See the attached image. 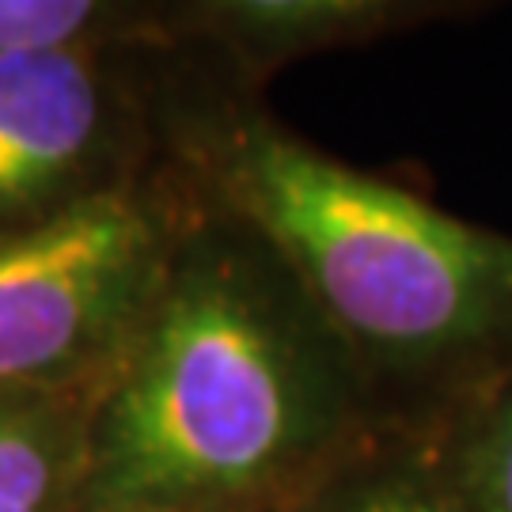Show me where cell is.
<instances>
[{
    "label": "cell",
    "mask_w": 512,
    "mask_h": 512,
    "mask_svg": "<svg viewBox=\"0 0 512 512\" xmlns=\"http://www.w3.org/2000/svg\"><path fill=\"white\" fill-rule=\"evenodd\" d=\"M421 444L459 512H512V376Z\"/></svg>",
    "instance_id": "8"
},
{
    "label": "cell",
    "mask_w": 512,
    "mask_h": 512,
    "mask_svg": "<svg viewBox=\"0 0 512 512\" xmlns=\"http://www.w3.org/2000/svg\"><path fill=\"white\" fill-rule=\"evenodd\" d=\"M88 395L0 387V512H80Z\"/></svg>",
    "instance_id": "6"
},
{
    "label": "cell",
    "mask_w": 512,
    "mask_h": 512,
    "mask_svg": "<svg viewBox=\"0 0 512 512\" xmlns=\"http://www.w3.org/2000/svg\"><path fill=\"white\" fill-rule=\"evenodd\" d=\"M183 46L167 145L338 330L387 433L437 437L512 376V236L311 145L266 92Z\"/></svg>",
    "instance_id": "2"
},
{
    "label": "cell",
    "mask_w": 512,
    "mask_h": 512,
    "mask_svg": "<svg viewBox=\"0 0 512 512\" xmlns=\"http://www.w3.org/2000/svg\"><path fill=\"white\" fill-rule=\"evenodd\" d=\"M202 213L175 156L164 171L38 228L0 236V387L88 395L141 323Z\"/></svg>",
    "instance_id": "3"
},
{
    "label": "cell",
    "mask_w": 512,
    "mask_h": 512,
    "mask_svg": "<svg viewBox=\"0 0 512 512\" xmlns=\"http://www.w3.org/2000/svg\"><path fill=\"white\" fill-rule=\"evenodd\" d=\"M293 512H459L421 440L387 433Z\"/></svg>",
    "instance_id": "9"
},
{
    "label": "cell",
    "mask_w": 512,
    "mask_h": 512,
    "mask_svg": "<svg viewBox=\"0 0 512 512\" xmlns=\"http://www.w3.org/2000/svg\"><path fill=\"white\" fill-rule=\"evenodd\" d=\"M387 429L266 239L209 202L88 391L80 512H289Z\"/></svg>",
    "instance_id": "1"
},
{
    "label": "cell",
    "mask_w": 512,
    "mask_h": 512,
    "mask_svg": "<svg viewBox=\"0 0 512 512\" xmlns=\"http://www.w3.org/2000/svg\"><path fill=\"white\" fill-rule=\"evenodd\" d=\"M289 512H293V509H289Z\"/></svg>",
    "instance_id": "10"
},
{
    "label": "cell",
    "mask_w": 512,
    "mask_h": 512,
    "mask_svg": "<svg viewBox=\"0 0 512 512\" xmlns=\"http://www.w3.org/2000/svg\"><path fill=\"white\" fill-rule=\"evenodd\" d=\"M179 42L175 0H0V57Z\"/></svg>",
    "instance_id": "7"
},
{
    "label": "cell",
    "mask_w": 512,
    "mask_h": 512,
    "mask_svg": "<svg viewBox=\"0 0 512 512\" xmlns=\"http://www.w3.org/2000/svg\"><path fill=\"white\" fill-rule=\"evenodd\" d=\"M482 4L459 0H175L179 42L266 92L300 57L372 46L433 23H456Z\"/></svg>",
    "instance_id": "5"
},
{
    "label": "cell",
    "mask_w": 512,
    "mask_h": 512,
    "mask_svg": "<svg viewBox=\"0 0 512 512\" xmlns=\"http://www.w3.org/2000/svg\"><path fill=\"white\" fill-rule=\"evenodd\" d=\"M179 57V42L0 57V236L164 171Z\"/></svg>",
    "instance_id": "4"
}]
</instances>
